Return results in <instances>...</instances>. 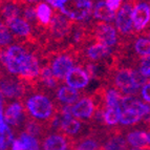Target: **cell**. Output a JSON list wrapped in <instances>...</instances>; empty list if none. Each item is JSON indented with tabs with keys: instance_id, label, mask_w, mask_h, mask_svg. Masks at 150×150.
Wrapping results in <instances>:
<instances>
[{
	"instance_id": "1f68e13d",
	"label": "cell",
	"mask_w": 150,
	"mask_h": 150,
	"mask_svg": "<svg viewBox=\"0 0 150 150\" xmlns=\"http://www.w3.org/2000/svg\"><path fill=\"white\" fill-rule=\"evenodd\" d=\"M24 131L26 133H28V134L39 138V137L41 135V133H42V127H41V125L37 122V121L30 120L25 123Z\"/></svg>"
},
{
	"instance_id": "9a60e30c",
	"label": "cell",
	"mask_w": 150,
	"mask_h": 150,
	"mask_svg": "<svg viewBox=\"0 0 150 150\" xmlns=\"http://www.w3.org/2000/svg\"><path fill=\"white\" fill-rule=\"evenodd\" d=\"M73 67H74L73 59L67 55H61L53 61L52 66H50V70H52V73L55 76L56 79L62 80Z\"/></svg>"
},
{
	"instance_id": "277c9868",
	"label": "cell",
	"mask_w": 150,
	"mask_h": 150,
	"mask_svg": "<svg viewBox=\"0 0 150 150\" xmlns=\"http://www.w3.org/2000/svg\"><path fill=\"white\" fill-rule=\"evenodd\" d=\"M60 129L66 138H75L82 130V122L74 118L70 112V105H64L60 111Z\"/></svg>"
},
{
	"instance_id": "f35d334b",
	"label": "cell",
	"mask_w": 150,
	"mask_h": 150,
	"mask_svg": "<svg viewBox=\"0 0 150 150\" xmlns=\"http://www.w3.org/2000/svg\"><path fill=\"white\" fill-rule=\"evenodd\" d=\"M149 90H150V84L149 82H147L146 84L142 86V89H141V96H142V99L144 101L143 102L148 103L150 102V95H149Z\"/></svg>"
},
{
	"instance_id": "ba28073f",
	"label": "cell",
	"mask_w": 150,
	"mask_h": 150,
	"mask_svg": "<svg viewBox=\"0 0 150 150\" xmlns=\"http://www.w3.org/2000/svg\"><path fill=\"white\" fill-rule=\"evenodd\" d=\"M120 108H128L134 110L141 115L142 120H149L150 107L148 103L140 101L134 96H122L120 100Z\"/></svg>"
},
{
	"instance_id": "484cf974",
	"label": "cell",
	"mask_w": 150,
	"mask_h": 150,
	"mask_svg": "<svg viewBox=\"0 0 150 150\" xmlns=\"http://www.w3.org/2000/svg\"><path fill=\"white\" fill-rule=\"evenodd\" d=\"M18 139L20 140L24 150H41V141L37 137L30 135L23 131L18 137Z\"/></svg>"
},
{
	"instance_id": "d4e9b609",
	"label": "cell",
	"mask_w": 150,
	"mask_h": 150,
	"mask_svg": "<svg viewBox=\"0 0 150 150\" xmlns=\"http://www.w3.org/2000/svg\"><path fill=\"white\" fill-rule=\"evenodd\" d=\"M110 53V47L102 44L100 42H97L95 44L90 45L87 48V56L91 60H100L108 56Z\"/></svg>"
},
{
	"instance_id": "74e56055",
	"label": "cell",
	"mask_w": 150,
	"mask_h": 150,
	"mask_svg": "<svg viewBox=\"0 0 150 150\" xmlns=\"http://www.w3.org/2000/svg\"><path fill=\"white\" fill-rule=\"evenodd\" d=\"M23 16H24L25 21H35L37 19V14H36V8L28 6L24 10L23 12Z\"/></svg>"
},
{
	"instance_id": "ab89813d",
	"label": "cell",
	"mask_w": 150,
	"mask_h": 150,
	"mask_svg": "<svg viewBox=\"0 0 150 150\" xmlns=\"http://www.w3.org/2000/svg\"><path fill=\"white\" fill-rule=\"evenodd\" d=\"M122 1L123 0H106L105 2H106V4L108 5V8H109L110 10L115 12V11H118L119 8H120Z\"/></svg>"
},
{
	"instance_id": "8992f818",
	"label": "cell",
	"mask_w": 150,
	"mask_h": 150,
	"mask_svg": "<svg viewBox=\"0 0 150 150\" xmlns=\"http://www.w3.org/2000/svg\"><path fill=\"white\" fill-rule=\"evenodd\" d=\"M115 82L121 93H125V96H134L140 89L133 80L132 69L125 68L118 71V74L115 75Z\"/></svg>"
},
{
	"instance_id": "6da1fadb",
	"label": "cell",
	"mask_w": 150,
	"mask_h": 150,
	"mask_svg": "<svg viewBox=\"0 0 150 150\" xmlns=\"http://www.w3.org/2000/svg\"><path fill=\"white\" fill-rule=\"evenodd\" d=\"M25 109L34 121L46 122L54 117L55 107L53 102L44 95H34L25 102Z\"/></svg>"
},
{
	"instance_id": "836d02e7",
	"label": "cell",
	"mask_w": 150,
	"mask_h": 150,
	"mask_svg": "<svg viewBox=\"0 0 150 150\" xmlns=\"http://www.w3.org/2000/svg\"><path fill=\"white\" fill-rule=\"evenodd\" d=\"M12 40L13 37L10 30L6 28V25L2 24V23L0 22V45L1 46L8 45L12 42Z\"/></svg>"
},
{
	"instance_id": "d6a6232c",
	"label": "cell",
	"mask_w": 150,
	"mask_h": 150,
	"mask_svg": "<svg viewBox=\"0 0 150 150\" xmlns=\"http://www.w3.org/2000/svg\"><path fill=\"white\" fill-rule=\"evenodd\" d=\"M2 15L4 16L5 20L11 18L19 17L20 15V8L15 4H6L2 8Z\"/></svg>"
},
{
	"instance_id": "cb8c5ba5",
	"label": "cell",
	"mask_w": 150,
	"mask_h": 150,
	"mask_svg": "<svg viewBox=\"0 0 150 150\" xmlns=\"http://www.w3.org/2000/svg\"><path fill=\"white\" fill-rule=\"evenodd\" d=\"M50 23L52 24V33L56 37H63L69 30V23L66 18L61 15H56L53 17Z\"/></svg>"
},
{
	"instance_id": "4316f807",
	"label": "cell",
	"mask_w": 150,
	"mask_h": 150,
	"mask_svg": "<svg viewBox=\"0 0 150 150\" xmlns=\"http://www.w3.org/2000/svg\"><path fill=\"white\" fill-rule=\"evenodd\" d=\"M100 142L95 138H84L74 144L71 150H100Z\"/></svg>"
},
{
	"instance_id": "e0dca14e",
	"label": "cell",
	"mask_w": 150,
	"mask_h": 150,
	"mask_svg": "<svg viewBox=\"0 0 150 150\" xmlns=\"http://www.w3.org/2000/svg\"><path fill=\"white\" fill-rule=\"evenodd\" d=\"M0 93L3 97L10 98V99H17L22 96L23 88L16 81L3 80L0 82Z\"/></svg>"
},
{
	"instance_id": "ee69618b",
	"label": "cell",
	"mask_w": 150,
	"mask_h": 150,
	"mask_svg": "<svg viewBox=\"0 0 150 150\" xmlns=\"http://www.w3.org/2000/svg\"><path fill=\"white\" fill-rule=\"evenodd\" d=\"M25 1H28V2H39V1H41V0H25Z\"/></svg>"
},
{
	"instance_id": "4fadbf2b",
	"label": "cell",
	"mask_w": 150,
	"mask_h": 150,
	"mask_svg": "<svg viewBox=\"0 0 150 150\" xmlns=\"http://www.w3.org/2000/svg\"><path fill=\"white\" fill-rule=\"evenodd\" d=\"M125 140L129 148H149L150 133L145 129H133L126 133Z\"/></svg>"
},
{
	"instance_id": "2e32d148",
	"label": "cell",
	"mask_w": 150,
	"mask_h": 150,
	"mask_svg": "<svg viewBox=\"0 0 150 150\" xmlns=\"http://www.w3.org/2000/svg\"><path fill=\"white\" fill-rule=\"evenodd\" d=\"M96 35L98 38V42L111 47L117 43V30L113 26L109 24L98 25Z\"/></svg>"
},
{
	"instance_id": "e575fe53",
	"label": "cell",
	"mask_w": 150,
	"mask_h": 150,
	"mask_svg": "<svg viewBox=\"0 0 150 150\" xmlns=\"http://www.w3.org/2000/svg\"><path fill=\"white\" fill-rule=\"evenodd\" d=\"M14 139V131H11L6 134H0V150H8L11 143Z\"/></svg>"
},
{
	"instance_id": "7c38bea8",
	"label": "cell",
	"mask_w": 150,
	"mask_h": 150,
	"mask_svg": "<svg viewBox=\"0 0 150 150\" xmlns=\"http://www.w3.org/2000/svg\"><path fill=\"white\" fill-rule=\"evenodd\" d=\"M150 21V8L145 2L138 3L132 8V25L137 30H142Z\"/></svg>"
},
{
	"instance_id": "83f0119b",
	"label": "cell",
	"mask_w": 150,
	"mask_h": 150,
	"mask_svg": "<svg viewBox=\"0 0 150 150\" xmlns=\"http://www.w3.org/2000/svg\"><path fill=\"white\" fill-rule=\"evenodd\" d=\"M36 14H37V18L42 24H50V20H52V16H53V11H52V8L50 6L48 3H39L37 6V10H36Z\"/></svg>"
},
{
	"instance_id": "30bf717a",
	"label": "cell",
	"mask_w": 150,
	"mask_h": 150,
	"mask_svg": "<svg viewBox=\"0 0 150 150\" xmlns=\"http://www.w3.org/2000/svg\"><path fill=\"white\" fill-rule=\"evenodd\" d=\"M5 123L10 127H18L25 121L24 108L19 102L11 103L3 111Z\"/></svg>"
},
{
	"instance_id": "4dcf8cb0",
	"label": "cell",
	"mask_w": 150,
	"mask_h": 150,
	"mask_svg": "<svg viewBox=\"0 0 150 150\" xmlns=\"http://www.w3.org/2000/svg\"><path fill=\"white\" fill-rule=\"evenodd\" d=\"M122 95L120 91L115 89H109L105 95V104L106 106H117L120 104V100Z\"/></svg>"
},
{
	"instance_id": "5bb4252c",
	"label": "cell",
	"mask_w": 150,
	"mask_h": 150,
	"mask_svg": "<svg viewBox=\"0 0 150 150\" xmlns=\"http://www.w3.org/2000/svg\"><path fill=\"white\" fill-rule=\"evenodd\" d=\"M39 73H40V65L38 58L33 54L26 53L23 60L21 61L19 75L25 79H34L39 76Z\"/></svg>"
},
{
	"instance_id": "7402d4cb",
	"label": "cell",
	"mask_w": 150,
	"mask_h": 150,
	"mask_svg": "<svg viewBox=\"0 0 150 150\" xmlns=\"http://www.w3.org/2000/svg\"><path fill=\"white\" fill-rule=\"evenodd\" d=\"M120 105L105 106V109H103V123L108 127L118 126L120 121Z\"/></svg>"
},
{
	"instance_id": "44dd1931",
	"label": "cell",
	"mask_w": 150,
	"mask_h": 150,
	"mask_svg": "<svg viewBox=\"0 0 150 150\" xmlns=\"http://www.w3.org/2000/svg\"><path fill=\"white\" fill-rule=\"evenodd\" d=\"M93 12L95 18L101 21L111 22L112 20H115V12H113L108 8V5L106 4L105 1H99L95 5V8H93Z\"/></svg>"
},
{
	"instance_id": "8fae6325",
	"label": "cell",
	"mask_w": 150,
	"mask_h": 150,
	"mask_svg": "<svg viewBox=\"0 0 150 150\" xmlns=\"http://www.w3.org/2000/svg\"><path fill=\"white\" fill-rule=\"evenodd\" d=\"M64 79L66 81L67 86L75 88L77 90L86 87L90 80L86 70H84L81 67H75V66L68 71Z\"/></svg>"
},
{
	"instance_id": "ffe728a7",
	"label": "cell",
	"mask_w": 150,
	"mask_h": 150,
	"mask_svg": "<svg viewBox=\"0 0 150 150\" xmlns=\"http://www.w3.org/2000/svg\"><path fill=\"white\" fill-rule=\"evenodd\" d=\"M57 98L64 105H73L74 103L79 100L80 93L77 89L66 85L59 88V90L57 91Z\"/></svg>"
},
{
	"instance_id": "f546056e",
	"label": "cell",
	"mask_w": 150,
	"mask_h": 150,
	"mask_svg": "<svg viewBox=\"0 0 150 150\" xmlns=\"http://www.w3.org/2000/svg\"><path fill=\"white\" fill-rule=\"evenodd\" d=\"M39 75H40L41 81L43 82V84L46 85L47 87L53 88L57 85V79H56L55 76L52 73L50 67H44L42 69H40Z\"/></svg>"
},
{
	"instance_id": "9c48e42d",
	"label": "cell",
	"mask_w": 150,
	"mask_h": 150,
	"mask_svg": "<svg viewBox=\"0 0 150 150\" xmlns=\"http://www.w3.org/2000/svg\"><path fill=\"white\" fill-rule=\"evenodd\" d=\"M70 142L63 133L52 132L41 142V150H69Z\"/></svg>"
},
{
	"instance_id": "60d3db41",
	"label": "cell",
	"mask_w": 150,
	"mask_h": 150,
	"mask_svg": "<svg viewBox=\"0 0 150 150\" xmlns=\"http://www.w3.org/2000/svg\"><path fill=\"white\" fill-rule=\"evenodd\" d=\"M8 149L10 150H24L23 149V146H22V144H21L20 140H19L18 138H15L12 141Z\"/></svg>"
},
{
	"instance_id": "b9f144b4",
	"label": "cell",
	"mask_w": 150,
	"mask_h": 150,
	"mask_svg": "<svg viewBox=\"0 0 150 150\" xmlns=\"http://www.w3.org/2000/svg\"><path fill=\"white\" fill-rule=\"evenodd\" d=\"M48 2V4H50L53 8H59L63 3L66 1V0H46Z\"/></svg>"
},
{
	"instance_id": "7a4b0ae2",
	"label": "cell",
	"mask_w": 150,
	"mask_h": 150,
	"mask_svg": "<svg viewBox=\"0 0 150 150\" xmlns=\"http://www.w3.org/2000/svg\"><path fill=\"white\" fill-rule=\"evenodd\" d=\"M59 10L63 15L76 21L86 20L93 12L91 0H66Z\"/></svg>"
},
{
	"instance_id": "ac0fdd59",
	"label": "cell",
	"mask_w": 150,
	"mask_h": 150,
	"mask_svg": "<svg viewBox=\"0 0 150 150\" xmlns=\"http://www.w3.org/2000/svg\"><path fill=\"white\" fill-rule=\"evenodd\" d=\"M6 28L11 30V32H13L17 36H20V37H26L30 33V26L28 22L20 17L8 19L6 20Z\"/></svg>"
},
{
	"instance_id": "5b68a950",
	"label": "cell",
	"mask_w": 150,
	"mask_h": 150,
	"mask_svg": "<svg viewBox=\"0 0 150 150\" xmlns=\"http://www.w3.org/2000/svg\"><path fill=\"white\" fill-rule=\"evenodd\" d=\"M96 104L91 98L79 99L73 105H70V112L74 118L80 121L90 120L96 111Z\"/></svg>"
},
{
	"instance_id": "d6986e66",
	"label": "cell",
	"mask_w": 150,
	"mask_h": 150,
	"mask_svg": "<svg viewBox=\"0 0 150 150\" xmlns=\"http://www.w3.org/2000/svg\"><path fill=\"white\" fill-rule=\"evenodd\" d=\"M125 137L120 133H115L106 139L101 145L100 150H128Z\"/></svg>"
},
{
	"instance_id": "603a6c76",
	"label": "cell",
	"mask_w": 150,
	"mask_h": 150,
	"mask_svg": "<svg viewBox=\"0 0 150 150\" xmlns=\"http://www.w3.org/2000/svg\"><path fill=\"white\" fill-rule=\"evenodd\" d=\"M120 121L119 125L124 126V127H131L142 121L141 115L138 112H135L134 110L128 109V108H120Z\"/></svg>"
},
{
	"instance_id": "f1b7e54d",
	"label": "cell",
	"mask_w": 150,
	"mask_h": 150,
	"mask_svg": "<svg viewBox=\"0 0 150 150\" xmlns=\"http://www.w3.org/2000/svg\"><path fill=\"white\" fill-rule=\"evenodd\" d=\"M134 50L137 54L142 57H149L150 56V41L149 38H139L135 41Z\"/></svg>"
},
{
	"instance_id": "8d00e7d4",
	"label": "cell",
	"mask_w": 150,
	"mask_h": 150,
	"mask_svg": "<svg viewBox=\"0 0 150 150\" xmlns=\"http://www.w3.org/2000/svg\"><path fill=\"white\" fill-rule=\"evenodd\" d=\"M132 77H133V80H134L135 84L140 88L142 87L144 84H146V83L148 82V79L146 77H144V76L139 71V69L138 70L132 69Z\"/></svg>"
},
{
	"instance_id": "52a82bcc",
	"label": "cell",
	"mask_w": 150,
	"mask_h": 150,
	"mask_svg": "<svg viewBox=\"0 0 150 150\" xmlns=\"http://www.w3.org/2000/svg\"><path fill=\"white\" fill-rule=\"evenodd\" d=\"M115 21L117 30L123 35L129 34L132 30V6L130 3L126 2L121 6L118 13H115Z\"/></svg>"
},
{
	"instance_id": "3957f363",
	"label": "cell",
	"mask_w": 150,
	"mask_h": 150,
	"mask_svg": "<svg viewBox=\"0 0 150 150\" xmlns=\"http://www.w3.org/2000/svg\"><path fill=\"white\" fill-rule=\"evenodd\" d=\"M26 50L19 45H11L5 52L0 53V60L13 75H19L20 64L26 55Z\"/></svg>"
},
{
	"instance_id": "d590c367",
	"label": "cell",
	"mask_w": 150,
	"mask_h": 150,
	"mask_svg": "<svg viewBox=\"0 0 150 150\" xmlns=\"http://www.w3.org/2000/svg\"><path fill=\"white\" fill-rule=\"evenodd\" d=\"M141 74L144 77L148 79L150 76V58L149 57H143L142 61H141L140 69H139Z\"/></svg>"
},
{
	"instance_id": "7bdbcfd3",
	"label": "cell",
	"mask_w": 150,
	"mask_h": 150,
	"mask_svg": "<svg viewBox=\"0 0 150 150\" xmlns=\"http://www.w3.org/2000/svg\"><path fill=\"white\" fill-rule=\"evenodd\" d=\"M128 150H150L149 148H128Z\"/></svg>"
}]
</instances>
